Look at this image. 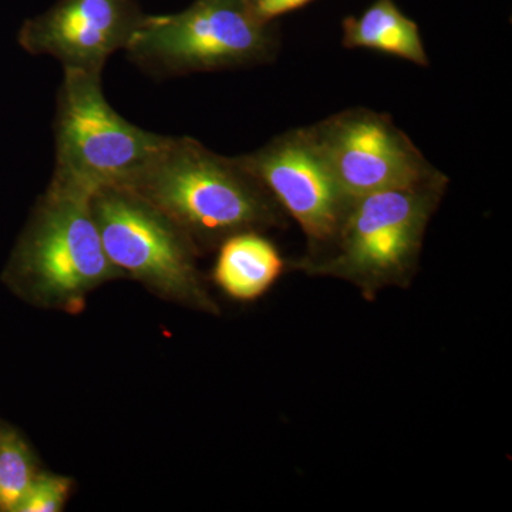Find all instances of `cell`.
I'll return each instance as SVG.
<instances>
[{"label":"cell","instance_id":"cell-8","mask_svg":"<svg viewBox=\"0 0 512 512\" xmlns=\"http://www.w3.org/2000/svg\"><path fill=\"white\" fill-rule=\"evenodd\" d=\"M238 157L286 217L298 222L308 242L303 255L325 251L352 201L330 173L308 127L292 128Z\"/></svg>","mask_w":512,"mask_h":512},{"label":"cell","instance_id":"cell-4","mask_svg":"<svg viewBox=\"0 0 512 512\" xmlns=\"http://www.w3.org/2000/svg\"><path fill=\"white\" fill-rule=\"evenodd\" d=\"M279 52L275 22L248 0H194L173 15H147L127 47L128 60L158 79L247 69Z\"/></svg>","mask_w":512,"mask_h":512},{"label":"cell","instance_id":"cell-14","mask_svg":"<svg viewBox=\"0 0 512 512\" xmlns=\"http://www.w3.org/2000/svg\"><path fill=\"white\" fill-rule=\"evenodd\" d=\"M315 0H258L254 5L256 15L265 22L274 23L281 16L296 12Z\"/></svg>","mask_w":512,"mask_h":512},{"label":"cell","instance_id":"cell-7","mask_svg":"<svg viewBox=\"0 0 512 512\" xmlns=\"http://www.w3.org/2000/svg\"><path fill=\"white\" fill-rule=\"evenodd\" d=\"M308 130L350 201L423 183L440 173L392 117L380 111L352 107L308 126Z\"/></svg>","mask_w":512,"mask_h":512},{"label":"cell","instance_id":"cell-12","mask_svg":"<svg viewBox=\"0 0 512 512\" xmlns=\"http://www.w3.org/2000/svg\"><path fill=\"white\" fill-rule=\"evenodd\" d=\"M35 476L28 444L15 430L0 427V511L16 512Z\"/></svg>","mask_w":512,"mask_h":512},{"label":"cell","instance_id":"cell-10","mask_svg":"<svg viewBox=\"0 0 512 512\" xmlns=\"http://www.w3.org/2000/svg\"><path fill=\"white\" fill-rule=\"evenodd\" d=\"M288 262L264 232H241L218 247L214 281L229 298L251 302L281 278Z\"/></svg>","mask_w":512,"mask_h":512},{"label":"cell","instance_id":"cell-11","mask_svg":"<svg viewBox=\"0 0 512 512\" xmlns=\"http://www.w3.org/2000/svg\"><path fill=\"white\" fill-rule=\"evenodd\" d=\"M342 45L429 67L419 25L404 15L394 0H375L362 13L342 20Z\"/></svg>","mask_w":512,"mask_h":512},{"label":"cell","instance_id":"cell-3","mask_svg":"<svg viewBox=\"0 0 512 512\" xmlns=\"http://www.w3.org/2000/svg\"><path fill=\"white\" fill-rule=\"evenodd\" d=\"M53 133L55 170L47 188L89 200L126 185L168 138L124 119L104 96L101 74L79 70H63Z\"/></svg>","mask_w":512,"mask_h":512},{"label":"cell","instance_id":"cell-15","mask_svg":"<svg viewBox=\"0 0 512 512\" xmlns=\"http://www.w3.org/2000/svg\"><path fill=\"white\" fill-rule=\"evenodd\" d=\"M248 2L251 3L252 8H254V5L256 2H258V0H248Z\"/></svg>","mask_w":512,"mask_h":512},{"label":"cell","instance_id":"cell-9","mask_svg":"<svg viewBox=\"0 0 512 512\" xmlns=\"http://www.w3.org/2000/svg\"><path fill=\"white\" fill-rule=\"evenodd\" d=\"M146 19L137 0H57L26 20L19 43L30 55L53 57L63 70L103 74Z\"/></svg>","mask_w":512,"mask_h":512},{"label":"cell","instance_id":"cell-6","mask_svg":"<svg viewBox=\"0 0 512 512\" xmlns=\"http://www.w3.org/2000/svg\"><path fill=\"white\" fill-rule=\"evenodd\" d=\"M90 205L104 251L123 275L174 301L217 312L197 269L200 251L167 215L126 187L103 188Z\"/></svg>","mask_w":512,"mask_h":512},{"label":"cell","instance_id":"cell-2","mask_svg":"<svg viewBox=\"0 0 512 512\" xmlns=\"http://www.w3.org/2000/svg\"><path fill=\"white\" fill-rule=\"evenodd\" d=\"M448 184L450 178L440 171L423 183L356 198L329 247L289 261L288 268L348 282L369 302L384 289L406 288Z\"/></svg>","mask_w":512,"mask_h":512},{"label":"cell","instance_id":"cell-1","mask_svg":"<svg viewBox=\"0 0 512 512\" xmlns=\"http://www.w3.org/2000/svg\"><path fill=\"white\" fill-rule=\"evenodd\" d=\"M123 187L167 215L198 251L241 232L285 227L288 220L238 156H221L191 137L168 136Z\"/></svg>","mask_w":512,"mask_h":512},{"label":"cell","instance_id":"cell-5","mask_svg":"<svg viewBox=\"0 0 512 512\" xmlns=\"http://www.w3.org/2000/svg\"><path fill=\"white\" fill-rule=\"evenodd\" d=\"M9 272L30 298L67 312L80 311L87 293L123 276L104 251L89 198L49 188L13 252Z\"/></svg>","mask_w":512,"mask_h":512},{"label":"cell","instance_id":"cell-13","mask_svg":"<svg viewBox=\"0 0 512 512\" xmlns=\"http://www.w3.org/2000/svg\"><path fill=\"white\" fill-rule=\"evenodd\" d=\"M70 480L50 474H36L16 512L62 511L70 493Z\"/></svg>","mask_w":512,"mask_h":512}]
</instances>
